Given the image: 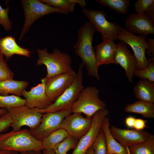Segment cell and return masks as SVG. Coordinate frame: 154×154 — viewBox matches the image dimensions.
<instances>
[{
	"label": "cell",
	"mask_w": 154,
	"mask_h": 154,
	"mask_svg": "<svg viewBox=\"0 0 154 154\" xmlns=\"http://www.w3.org/2000/svg\"><path fill=\"white\" fill-rule=\"evenodd\" d=\"M125 112L141 115L146 118H154V104L140 100L128 104L124 108Z\"/></svg>",
	"instance_id": "603a6c76"
},
{
	"label": "cell",
	"mask_w": 154,
	"mask_h": 154,
	"mask_svg": "<svg viewBox=\"0 0 154 154\" xmlns=\"http://www.w3.org/2000/svg\"><path fill=\"white\" fill-rule=\"evenodd\" d=\"M73 70L47 78L45 85L46 93L53 102L73 83L76 76Z\"/></svg>",
	"instance_id": "7c38bea8"
},
{
	"label": "cell",
	"mask_w": 154,
	"mask_h": 154,
	"mask_svg": "<svg viewBox=\"0 0 154 154\" xmlns=\"http://www.w3.org/2000/svg\"></svg>",
	"instance_id": "7dc6e473"
},
{
	"label": "cell",
	"mask_w": 154,
	"mask_h": 154,
	"mask_svg": "<svg viewBox=\"0 0 154 154\" xmlns=\"http://www.w3.org/2000/svg\"><path fill=\"white\" fill-rule=\"evenodd\" d=\"M129 154H154V136L150 134L145 141L129 147Z\"/></svg>",
	"instance_id": "cb8c5ba5"
},
{
	"label": "cell",
	"mask_w": 154,
	"mask_h": 154,
	"mask_svg": "<svg viewBox=\"0 0 154 154\" xmlns=\"http://www.w3.org/2000/svg\"><path fill=\"white\" fill-rule=\"evenodd\" d=\"M86 154H94V149L92 146L88 149Z\"/></svg>",
	"instance_id": "7bdbcfd3"
},
{
	"label": "cell",
	"mask_w": 154,
	"mask_h": 154,
	"mask_svg": "<svg viewBox=\"0 0 154 154\" xmlns=\"http://www.w3.org/2000/svg\"><path fill=\"white\" fill-rule=\"evenodd\" d=\"M92 146L94 154H107V148L104 133L101 129Z\"/></svg>",
	"instance_id": "1f68e13d"
},
{
	"label": "cell",
	"mask_w": 154,
	"mask_h": 154,
	"mask_svg": "<svg viewBox=\"0 0 154 154\" xmlns=\"http://www.w3.org/2000/svg\"><path fill=\"white\" fill-rule=\"evenodd\" d=\"M100 90L95 86L84 88L73 104L72 113H83L88 118H92L96 112L106 108V105L99 96Z\"/></svg>",
	"instance_id": "277c9868"
},
{
	"label": "cell",
	"mask_w": 154,
	"mask_h": 154,
	"mask_svg": "<svg viewBox=\"0 0 154 154\" xmlns=\"http://www.w3.org/2000/svg\"><path fill=\"white\" fill-rule=\"evenodd\" d=\"M82 12L102 35V39L114 41L117 40L119 34L123 28L115 22H110L106 19V14L103 11L91 10L86 8L82 9Z\"/></svg>",
	"instance_id": "52a82bcc"
},
{
	"label": "cell",
	"mask_w": 154,
	"mask_h": 154,
	"mask_svg": "<svg viewBox=\"0 0 154 154\" xmlns=\"http://www.w3.org/2000/svg\"><path fill=\"white\" fill-rule=\"evenodd\" d=\"M71 110L47 112L42 114L41 121L35 129L30 130L31 134L41 141L49 134L60 128L63 119L71 114Z\"/></svg>",
	"instance_id": "30bf717a"
},
{
	"label": "cell",
	"mask_w": 154,
	"mask_h": 154,
	"mask_svg": "<svg viewBox=\"0 0 154 154\" xmlns=\"http://www.w3.org/2000/svg\"><path fill=\"white\" fill-rule=\"evenodd\" d=\"M7 110L5 109H0V116L3 115L7 113Z\"/></svg>",
	"instance_id": "ee69618b"
},
{
	"label": "cell",
	"mask_w": 154,
	"mask_h": 154,
	"mask_svg": "<svg viewBox=\"0 0 154 154\" xmlns=\"http://www.w3.org/2000/svg\"><path fill=\"white\" fill-rule=\"evenodd\" d=\"M47 78L41 79V83L32 87L29 91L25 90L22 96L25 98V105L30 108H37L40 109L46 108L53 102L47 96L45 89Z\"/></svg>",
	"instance_id": "5bb4252c"
},
{
	"label": "cell",
	"mask_w": 154,
	"mask_h": 154,
	"mask_svg": "<svg viewBox=\"0 0 154 154\" xmlns=\"http://www.w3.org/2000/svg\"><path fill=\"white\" fill-rule=\"evenodd\" d=\"M42 151H32L19 153L20 154H42Z\"/></svg>",
	"instance_id": "60d3db41"
},
{
	"label": "cell",
	"mask_w": 154,
	"mask_h": 154,
	"mask_svg": "<svg viewBox=\"0 0 154 154\" xmlns=\"http://www.w3.org/2000/svg\"><path fill=\"white\" fill-rule=\"evenodd\" d=\"M116 44L115 61L117 64H119L124 69L129 81L132 82L134 71L137 66L136 58L126 43L120 41Z\"/></svg>",
	"instance_id": "e0dca14e"
},
{
	"label": "cell",
	"mask_w": 154,
	"mask_h": 154,
	"mask_svg": "<svg viewBox=\"0 0 154 154\" xmlns=\"http://www.w3.org/2000/svg\"><path fill=\"white\" fill-rule=\"evenodd\" d=\"M110 123L106 116L104 118L101 129L104 132L106 142L107 154H129L128 147H125L114 138L110 130Z\"/></svg>",
	"instance_id": "ffe728a7"
},
{
	"label": "cell",
	"mask_w": 154,
	"mask_h": 154,
	"mask_svg": "<svg viewBox=\"0 0 154 154\" xmlns=\"http://www.w3.org/2000/svg\"><path fill=\"white\" fill-rule=\"evenodd\" d=\"M146 120L140 118L135 119L134 126V129L139 131H141L147 127Z\"/></svg>",
	"instance_id": "d590c367"
},
{
	"label": "cell",
	"mask_w": 154,
	"mask_h": 154,
	"mask_svg": "<svg viewBox=\"0 0 154 154\" xmlns=\"http://www.w3.org/2000/svg\"><path fill=\"white\" fill-rule=\"evenodd\" d=\"M109 114V110L105 108L98 111L94 114L90 128L79 139L72 154H86L96 138L104 118Z\"/></svg>",
	"instance_id": "8fae6325"
},
{
	"label": "cell",
	"mask_w": 154,
	"mask_h": 154,
	"mask_svg": "<svg viewBox=\"0 0 154 154\" xmlns=\"http://www.w3.org/2000/svg\"><path fill=\"white\" fill-rule=\"evenodd\" d=\"M111 133L118 142L125 147H129L146 140L150 134L148 132L134 129H121L112 125L110 127Z\"/></svg>",
	"instance_id": "9a60e30c"
},
{
	"label": "cell",
	"mask_w": 154,
	"mask_h": 154,
	"mask_svg": "<svg viewBox=\"0 0 154 154\" xmlns=\"http://www.w3.org/2000/svg\"><path fill=\"white\" fill-rule=\"evenodd\" d=\"M117 39L129 45L132 48L137 61V70L146 68L148 62L145 55V51L148 45L146 37L136 36L123 28L119 35Z\"/></svg>",
	"instance_id": "9c48e42d"
},
{
	"label": "cell",
	"mask_w": 154,
	"mask_h": 154,
	"mask_svg": "<svg viewBox=\"0 0 154 154\" xmlns=\"http://www.w3.org/2000/svg\"><path fill=\"white\" fill-rule=\"evenodd\" d=\"M135 119V117L132 116H129L126 118L125 123L126 126L129 128H134Z\"/></svg>",
	"instance_id": "74e56055"
},
{
	"label": "cell",
	"mask_w": 154,
	"mask_h": 154,
	"mask_svg": "<svg viewBox=\"0 0 154 154\" xmlns=\"http://www.w3.org/2000/svg\"><path fill=\"white\" fill-rule=\"evenodd\" d=\"M128 153L129 154V147H128Z\"/></svg>",
	"instance_id": "f6af8a7d"
},
{
	"label": "cell",
	"mask_w": 154,
	"mask_h": 154,
	"mask_svg": "<svg viewBox=\"0 0 154 154\" xmlns=\"http://www.w3.org/2000/svg\"><path fill=\"white\" fill-rule=\"evenodd\" d=\"M106 7H108L123 15L128 12L130 5L129 0H96Z\"/></svg>",
	"instance_id": "484cf974"
},
{
	"label": "cell",
	"mask_w": 154,
	"mask_h": 154,
	"mask_svg": "<svg viewBox=\"0 0 154 154\" xmlns=\"http://www.w3.org/2000/svg\"><path fill=\"white\" fill-rule=\"evenodd\" d=\"M37 51L38 56L37 65H44L46 66V77L47 78L72 70L71 58L67 53L56 48L54 49L52 53H49L46 48L37 49Z\"/></svg>",
	"instance_id": "3957f363"
},
{
	"label": "cell",
	"mask_w": 154,
	"mask_h": 154,
	"mask_svg": "<svg viewBox=\"0 0 154 154\" xmlns=\"http://www.w3.org/2000/svg\"><path fill=\"white\" fill-rule=\"evenodd\" d=\"M83 66L80 65L76 77L72 84L50 105L46 108L39 109L42 114L47 112L70 110L84 88L82 84Z\"/></svg>",
	"instance_id": "5b68a950"
},
{
	"label": "cell",
	"mask_w": 154,
	"mask_h": 154,
	"mask_svg": "<svg viewBox=\"0 0 154 154\" xmlns=\"http://www.w3.org/2000/svg\"><path fill=\"white\" fill-rule=\"evenodd\" d=\"M28 49L18 45L15 38L11 36L0 38V53L8 59L14 54L29 57L31 53Z\"/></svg>",
	"instance_id": "d6986e66"
},
{
	"label": "cell",
	"mask_w": 154,
	"mask_h": 154,
	"mask_svg": "<svg viewBox=\"0 0 154 154\" xmlns=\"http://www.w3.org/2000/svg\"><path fill=\"white\" fill-rule=\"evenodd\" d=\"M9 10V7L4 8L0 4V25L3 27L6 31H9L12 27V22L8 16Z\"/></svg>",
	"instance_id": "836d02e7"
},
{
	"label": "cell",
	"mask_w": 154,
	"mask_h": 154,
	"mask_svg": "<svg viewBox=\"0 0 154 154\" xmlns=\"http://www.w3.org/2000/svg\"><path fill=\"white\" fill-rule=\"evenodd\" d=\"M135 98L140 100L154 103V82L141 79L133 88Z\"/></svg>",
	"instance_id": "44dd1931"
},
{
	"label": "cell",
	"mask_w": 154,
	"mask_h": 154,
	"mask_svg": "<svg viewBox=\"0 0 154 154\" xmlns=\"http://www.w3.org/2000/svg\"><path fill=\"white\" fill-rule=\"evenodd\" d=\"M0 154H20L19 152L11 150L0 149Z\"/></svg>",
	"instance_id": "ab89813d"
},
{
	"label": "cell",
	"mask_w": 154,
	"mask_h": 154,
	"mask_svg": "<svg viewBox=\"0 0 154 154\" xmlns=\"http://www.w3.org/2000/svg\"><path fill=\"white\" fill-rule=\"evenodd\" d=\"M12 123L11 118L7 113L0 116V134L1 133L10 127Z\"/></svg>",
	"instance_id": "e575fe53"
},
{
	"label": "cell",
	"mask_w": 154,
	"mask_h": 154,
	"mask_svg": "<svg viewBox=\"0 0 154 154\" xmlns=\"http://www.w3.org/2000/svg\"><path fill=\"white\" fill-rule=\"evenodd\" d=\"M42 151V154H55L52 149H45Z\"/></svg>",
	"instance_id": "b9f144b4"
},
{
	"label": "cell",
	"mask_w": 154,
	"mask_h": 154,
	"mask_svg": "<svg viewBox=\"0 0 154 154\" xmlns=\"http://www.w3.org/2000/svg\"><path fill=\"white\" fill-rule=\"evenodd\" d=\"M24 10L25 21L19 38L21 40L24 35L36 21L48 14L59 13L68 15L69 13L65 10L53 7L38 0H23L21 1Z\"/></svg>",
	"instance_id": "8992f818"
},
{
	"label": "cell",
	"mask_w": 154,
	"mask_h": 154,
	"mask_svg": "<svg viewBox=\"0 0 154 154\" xmlns=\"http://www.w3.org/2000/svg\"><path fill=\"white\" fill-rule=\"evenodd\" d=\"M69 135L64 129L60 128L54 131L44 138L42 141L45 149H52Z\"/></svg>",
	"instance_id": "d4e9b609"
},
{
	"label": "cell",
	"mask_w": 154,
	"mask_h": 154,
	"mask_svg": "<svg viewBox=\"0 0 154 154\" xmlns=\"http://www.w3.org/2000/svg\"><path fill=\"white\" fill-rule=\"evenodd\" d=\"M117 44L114 41L103 39L102 42L95 46L94 49L98 66L113 64H117L115 60Z\"/></svg>",
	"instance_id": "ac0fdd59"
},
{
	"label": "cell",
	"mask_w": 154,
	"mask_h": 154,
	"mask_svg": "<svg viewBox=\"0 0 154 154\" xmlns=\"http://www.w3.org/2000/svg\"><path fill=\"white\" fill-rule=\"evenodd\" d=\"M134 6L136 14L145 13L154 24V0H137Z\"/></svg>",
	"instance_id": "4316f807"
},
{
	"label": "cell",
	"mask_w": 154,
	"mask_h": 154,
	"mask_svg": "<svg viewBox=\"0 0 154 154\" xmlns=\"http://www.w3.org/2000/svg\"></svg>",
	"instance_id": "bcb514c9"
},
{
	"label": "cell",
	"mask_w": 154,
	"mask_h": 154,
	"mask_svg": "<svg viewBox=\"0 0 154 154\" xmlns=\"http://www.w3.org/2000/svg\"><path fill=\"white\" fill-rule=\"evenodd\" d=\"M42 2L52 7L66 11L69 13L75 10L76 4L70 0H41Z\"/></svg>",
	"instance_id": "4dcf8cb0"
},
{
	"label": "cell",
	"mask_w": 154,
	"mask_h": 154,
	"mask_svg": "<svg viewBox=\"0 0 154 154\" xmlns=\"http://www.w3.org/2000/svg\"><path fill=\"white\" fill-rule=\"evenodd\" d=\"M39 109L30 108L25 105L7 110L12 120L10 127L12 130H20L23 126L29 127L30 130L36 128L40 124L42 115Z\"/></svg>",
	"instance_id": "ba28073f"
},
{
	"label": "cell",
	"mask_w": 154,
	"mask_h": 154,
	"mask_svg": "<svg viewBox=\"0 0 154 154\" xmlns=\"http://www.w3.org/2000/svg\"><path fill=\"white\" fill-rule=\"evenodd\" d=\"M4 56L0 53V82L13 79V73L9 68Z\"/></svg>",
	"instance_id": "d6a6232c"
},
{
	"label": "cell",
	"mask_w": 154,
	"mask_h": 154,
	"mask_svg": "<svg viewBox=\"0 0 154 154\" xmlns=\"http://www.w3.org/2000/svg\"><path fill=\"white\" fill-rule=\"evenodd\" d=\"M147 58V67L141 70L135 69L133 76L141 79H145L154 82V57Z\"/></svg>",
	"instance_id": "f546056e"
},
{
	"label": "cell",
	"mask_w": 154,
	"mask_h": 154,
	"mask_svg": "<svg viewBox=\"0 0 154 154\" xmlns=\"http://www.w3.org/2000/svg\"><path fill=\"white\" fill-rule=\"evenodd\" d=\"M25 100L15 95H0V108L7 110L25 106Z\"/></svg>",
	"instance_id": "83f0119b"
},
{
	"label": "cell",
	"mask_w": 154,
	"mask_h": 154,
	"mask_svg": "<svg viewBox=\"0 0 154 154\" xmlns=\"http://www.w3.org/2000/svg\"><path fill=\"white\" fill-rule=\"evenodd\" d=\"M148 46L145 51V54L149 56H154V39L149 38L147 41Z\"/></svg>",
	"instance_id": "8d00e7d4"
},
{
	"label": "cell",
	"mask_w": 154,
	"mask_h": 154,
	"mask_svg": "<svg viewBox=\"0 0 154 154\" xmlns=\"http://www.w3.org/2000/svg\"><path fill=\"white\" fill-rule=\"evenodd\" d=\"M97 31L92 23L86 22L78 30V39L74 46V52L82 61V64L86 67L90 76L99 80V67L96 60L94 49L92 45L94 34Z\"/></svg>",
	"instance_id": "6da1fadb"
},
{
	"label": "cell",
	"mask_w": 154,
	"mask_h": 154,
	"mask_svg": "<svg viewBox=\"0 0 154 154\" xmlns=\"http://www.w3.org/2000/svg\"><path fill=\"white\" fill-rule=\"evenodd\" d=\"M126 30L134 35L136 34L146 37L154 34V24L145 13H131L125 21Z\"/></svg>",
	"instance_id": "2e32d148"
},
{
	"label": "cell",
	"mask_w": 154,
	"mask_h": 154,
	"mask_svg": "<svg viewBox=\"0 0 154 154\" xmlns=\"http://www.w3.org/2000/svg\"><path fill=\"white\" fill-rule=\"evenodd\" d=\"M92 122V118L84 117L81 114L73 113L67 116L63 119L60 128L64 129L69 135L78 140L87 132Z\"/></svg>",
	"instance_id": "4fadbf2b"
},
{
	"label": "cell",
	"mask_w": 154,
	"mask_h": 154,
	"mask_svg": "<svg viewBox=\"0 0 154 154\" xmlns=\"http://www.w3.org/2000/svg\"><path fill=\"white\" fill-rule=\"evenodd\" d=\"M29 84L26 81H18L13 79L6 80L0 82V95H8L9 94L20 96L22 95Z\"/></svg>",
	"instance_id": "7402d4cb"
},
{
	"label": "cell",
	"mask_w": 154,
	"mask_h": 154,
	"mask_svg": "<svg viewBox=\"0 0 154 154\" xmlns=\"http://www.w3.org/2000/svg\"><path fill=\"white\" fill-rule=\"evenodd\" d=\"M0 149L19 153L32 151H42V141L34 137L27 129L11 131L0 134Z\"/></svg>",
	"instance_id": "7a4b0ae2"
},
{
	"label": "cell",
	"mask_w": 154,
	"mask_h": 154,
	"mask_svg": "<svg viewBox=\"0 0 154 154\" xmlns=\"http://www.w3.org/2000/svg\"><path fill=\"white\" fill-rule=\"evenodd\" d=\"M70 1L75 4H78L80 5L83 8L87 6L86 1L84 0H70Z\"/></svg>",
	"instance_id": "f35d334b"
},
{
	"label": "cell",
	"mask_w": 154,
	"mask_h": 154,
	"mask_svg": "<svg viewBox=\"0 0 154 154\" xmlns=\"http://www.w3.org/2000/svg\"><path fill=\"white\" fill-rule=\"evenodd\" d=\"M78 141L72 136L69 135L52 148L55 154H66L70 149H75Z\"/></svg>",
	"instance_id": "f1b7e54d"
}]
</instances>
